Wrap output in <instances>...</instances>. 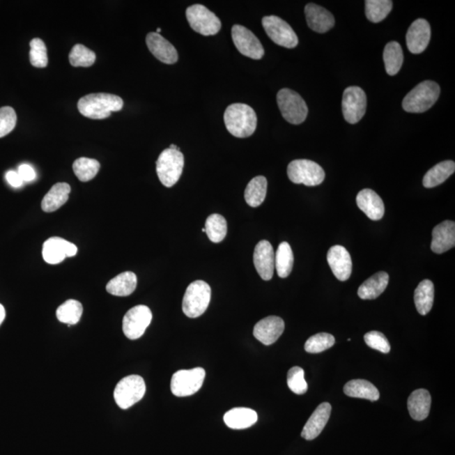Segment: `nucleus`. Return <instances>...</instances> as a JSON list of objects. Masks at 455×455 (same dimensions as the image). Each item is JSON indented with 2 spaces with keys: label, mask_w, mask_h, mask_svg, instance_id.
I'll return each mask as SVG.
<instances>
[{
  "label": "nucleus",
  "mask_w": 455,
  "mask_h": 455,
  "mask_svg": "<svg viewBox=\"0 0 455 455\" xmlns=\"http://www.w3.org/2000/svg\"><path fill=\"white\" fill-rule=\"evenodd\" d=\"M224 120L227 130L236 138H247L256 130V114L248 105H231L224 112Z\"/></svg>",
  "instance_id": "f257e3e1"
},
{
  "label": "nucleus",
  "mask_w": 455,
  "mask_h": 455,
  "mask_svg": "<svg viewBox=\"0 0 455 455\" xmlns=\"http://www.w3.org/2000/svg\"><path fill=\"white\" fill-rule=\"evenodd\" d=\"M123 104V99L118 95L95 93L80 98L78 109L86 118L100 120L109 118L111 112L122 110Z\"/></svg>",
  "instance_id": "f03ea898"
},
{
  "label": "nucleus",
  "mask_w": 455,
  "mask_h": 455,
  "mask_svg": "<svg viewBox=\"0 0 455 455\" xmlns=\"http://www.w3.org/2000/svg\"><path fill=\"white\" fill-rule=\"evenodd\" d=\"M440 95V86L432 80H426L405 96L402 107L409 114H422L436 103Z\"/></svg>",
  "instance_id": "7ed1b4c3"
},
{
  "label": "nucleus",
  "mask_w": 455,
  "mask_h": 455,
  "mask_svg": "<svg viewBox=\"0 0 455 455\" xmlns=\"http://www.w3.org/2000/svg\"><path fill=\"white\" fill-rule=\"evenodd\" d=\"M184 162L180 151L169 148L161 153L156 161V172L164 187H171L176 184L183 174Z\"/></svg>",
  "instance_id": "20e7f679"
},
{
  "label": "nucleus",
  "mask_w": 455,
  "mask_h": 455,
  "mask_svg": "<svg viewBox=\"0 0 455 455\" xmlns=\"http://www.w3.org/2000/svg\"><path fill=\"white\" fill-rule=\"evenodd\" d=\"M211 300V288L206 282L197 280L188 286L183 298V309L189 318H196L207 311Z\"/></svg>",
  "instance_id": "39448f33"
},
{
  "label": "nucleus",
  "mask_w": 455,
  "mask_h": 455,
  "mask_svg": "<svg viewBox=\"0 0 455 455\" xmlns=\"http://www.w3.org/2000/svg\"><path fill=\"white\" fill-rule=\"evenodd\" d=\"M277 102L282 116L289 123L299 125L307 118V105L297 92L282 88L277 95Z\"/></svg>",
  "instance_id": "423d86ee"
},
{
  "label": "nucleus",
  "mask_w": 455,
  "mask_h": 455,
  "mask_svg": "<svg viewBox=\"0 0 455 455\" xmlns=\"http://www.w3.org/2000/svg\"><path fill=\"white\" fill-rule=\"evenodd\" d=\"M288 176L293 183L316 187L323 183L325 174L320 164L312 160H295L288 164Z\"/></svg>",
  "instance_id": "0eeeda50"
},
{
  "label": "nucleus",
  "mask_w": 455,
  "mask_h": 455,
  "mask_svg": "<svg viewBox=\"0 0 455 455\" xmlns=\"http://www.w3.org/2000/svg\"><path fill=\"white\" fill-rule=\"evenodd\" d=\"M146 392V385L142 377L130 376L118 382L114 390L116 405L121 409L127 410L142 400Z\"/></svg>",
  "instance_id": "6e6552de"
},
{
  "label": "nucleus",
  "mask_w": 455,
  "mask_h": 455,
  "mask_svg": "<svg viewBox=\"0 0 455 455\" xmlns=\"http://www.w3.org/2000/svg\"><path fill=\"white\" fill-rule=\"evenodd\" d=\"M206 372L202 368L179 370L173 374L171 392L177 397L192 396L202 388Z\"/></svg>",
  "instance_id": "1a4fd4ad"
},
{
  "label": "nucleus",
  "mask_w": 455,
  "mask_h": 455,
  "mask_svg": "<svg viewBox=\"0 0 455 455\" xmlns=\"http://www.w3.org/2000/svg\"><path fill=\"white\" fill-rule=\"evenodd\" d=\"M186 15L192 29L203 36L216 35L222 26L216 15L202 5L188 7Z\"/></svg>",
  "instance_id": "9d476101"
},
{
  "label": "nucleus",
  "mask_w": 455,
  "mask_h": 455,
  "mask_svg": "<svg viewBox=\"0 0 455 455\" xmlns=\"http://www.w3.org/2000/svg\"><path fill=\"white\" fill-rule=\"evenodd\" d=\"M263 26L265 33L277 45L286 48H293L297 47L299 43V39H298L295 31L279 16H265L263 19Z\"/></svg>",
  "instance_id": "9b49d317"
},
{
  "label": "nucleus",
  "mask_w": 455,
  "mask_h": 455,
  "mask_svg": "<svg viewBox=\"0 0 455 455\" xmlns=\"http://www.w3.org/2000/svg\"><path fill=\"white\" fill-rule=\"evenodd\" d=\"M367 107V98L358 86L346 88L342 96V114L348 123L356 124L364 118Z\"/></svg>",
  "instance_id": "f8f14e48"
},
{
  "label": "nucleus",
  "mask_w": 455,
  "mask_h": 455,
  "mask_svg": "<svg viewBox=\"0 0 455 455\" xmlns=\"http://www.w3.org/2000/svg\"><path fill=\"white\" fill-rule=\"evenodd\" d=\"M152 312L145 305H137L123 317V331L128 339L136 340L142 337L152 321Z\"/></svg>",
  "instance_id": "ddd939ff"
},
{
  "label": "nucleus",
  "mask_w": 455,
  "mask_h": 455,
  "mask_svg": "<svg viewBox=\"0 0 455 455\" xmlns=\"http://www.w3.org/2000/svg\"><path fill=\"white\" fill-rule=\"evenodd\" d=\"M233 44L241 54L249 59L259 60L263 59L265 52L259 39L247 27L235 25L232 27Z\"/></svg>",
  "instance_id": "4468645a"
},
{
  "label": "nucleus",
  "mask_w": 455,
  "mask_h": 455,
  "mask_svg": "<svg viewBox=\"0 0 455 455\" xmlns=\"http://www.w3.org/2000/svg\"><path fill=\"white\" fill-rule=\"evenodd\" d=\"M77 252L78 248L75 244L60 237H52L43 244V257L47 263L56 265L62 263L67 257L75 256Z\"/></svg>",
  "instance_id": "2eb2a0df"
},
{
  "label": "nucleus",
  "mask_w": 455,
  "mask_h": 455,
  "mask_svg": "<svg viewBox=\"0 0 455 455\" xmlns=\"http://www.w3.org/2000/svg\"><path fill=\"white\" fill-rule=\"evenodd\" d=\"M253 261L261 279L271 280L275 268V253L271 243L261 240L254 251Z\"/></svg>",
  "instance_id": "dca6fc26"
},
{
  "label": "nucleus",
  "mask_w": 455,
  "mask_h": 455,
  "mask_svg": "<svg viewBox=\"0 0 455 455\" xmlns=\"http://www.w3.org/2000/svg\"><path fill=\"white\" fill-rule=\"evenodd\" d=\"M327 261L333 275L338 280L347 281L351 277L353 263L348 249L341 245H334L327 253Z\"/></svg>",
  "instance_id": "f3484780"
},
{
  "label": "nucleus",
  "mask_w": 455,
  "mask_h": 455,
  "mask_svg": "<svg viewBox=\"0 0 455 455\" xmlns=\"http://www.w3.org/2000/svg\"><path fill=\"white\" fill-rule=\"evenodd\" d=\"M431 38V27L424 19H417L406 33V45L413 54H419L428 47Z\"/></svg>",
  "instance_id": "a211bd4d"
},
{
  "label": "nucleus",
  "mask_w": 455,
  "mask_h": 455,
  "mask_svg": "<svg viewBox=\"0 0 455 455\" xmlns=\"http://www.w3.org/2000/svg\"><path fill=\"white\" fill-rule=\"evenodd\" d=\"M284 321L279 316L264 318L254 327L253 335L265 346L275 344L284 333Z\"/></svg>",
  "instance_id": "6ab92c4d"
},
{
  "label": "nucleus",
  "mask_w": 455,
  "mask_h": 455,
  "mask_svg": "<svg viewBox=\"0 0 455 455\" xmlns=\"http://www.w3.org/2000/svg\"><path fill=\"white\" fill-rule=\"evenodd\" d=\"M146 43L151 54L167 64H174L178 60V52L174 46L156 32H151L146 36Z\"/></svg>",
  "instance_id": "aec40b11"
},
{
  "label": "nucleus",
  "mask_w": 455,
  "mask_h": 455,
  "mask_svg": "<svg viewBox=\"0 0 455 455\" xmlns=\"http://www.w3.org/2000/svg\"><path fill=\"white\" fill-rule=\"evenodd\" d=\"M304 13L309 27L318 33H325L335 26V19L331 12L316 3H308Z\"/></svg>",
  "instance_id": "412c9836"
},
{
  "label": "nucleus",
  "mask_w": 455,
  "mask_h": 455,
  "mask_svg": "<svg viewBox=\"0 0 455 455\" xmlns=\"http://www.w3.org/2000/svg\"><path fill=\"white\" fill-rule=\"evenodd\" d=\"M332 406L328 402L321 403L309 418L302 431L301 436L306 440H315L325 429L331 416Z\"/></svg>",
  "instance_id": "4be33fe9"
},
{
  "label": "nucleus",
  "mask_w": 455,
  "mask_h": 455,
  "mask_svg": "<svg viewBox=\"0 0 455 455\" xmlns=\"http://www.w3.org/2000/svg\"><path fill=\"white\" fill-rule=\"evenodd\" d=\"M357 207L361 209L370 219L380 220L385 215V204L381 197L371 189H364L357 196Z\"/></svg>",
  "instance_id": "5701e85b"
},
{
  "label": "nucleus",
  "mask_w": 455,
  "mask_h": 455,
  "mask_svg": "<svg viewBox=\"0 0 455 455\" xmlns=\"http://www.w3.org/2000/svg\"><path fill=\"white\" fill-rule=\"evenodd\" d=\"M454 245L455 223L454 221L445 220L433 229L431 249L434 253H445L454 248Z\"/></svg>",
  "instance_id": "b1692460"
},
{
  "label": "nucleus",
  "mask_w": 455,
  "mask_h": 455,
  "mask_svg": "<svg viewBox=\"0 0 455 455\" xmlns=\"http://www.w3.org/2000/svg\"><path fill=\"white\" fill-rule=\"evenodd\" d=\"M432 398L428 390H415L408 398V406L410 416L416 421H422L429 417Z\"/></svg>",
  "instance_id": "393cba45"
},
{
  "label": "nucleus",
  "mask_w": 455,
  "mask_h": 455,
  "mask_svg": "<svg viewBox=\"0 0 455 455\" xmlns=\"http://www.w3.org/2000/svg\"><path fill=\"white\" fill-rule=\"evenodd\" d=\"M389 280L390 277L387 272H377L364 281V283L358 288L357 295L362 300H376L385 292L387 288Z\"/></svg>",
  "instance_id": "a878e982"
},
{
  "label": "nucleus",
  "mask_w": 455,
  "mask_h": 455,
  "mask_svg": "<svg viewBox=\"0 0 455 455\" xmlns=\"http://www.w3.org/2000/svg\"><path fill=\"white\" fill-rule=\"evenodd\" d=\"M257 419L259 417L255 410L245 408L231 409L224 417L225 424L229 429L237 430L249 428L256 424Z\"/></svg>",
  "instance_id": "bb28decb"
},
{
  "label": "nucleus",
  "mask_w": 455,
  "mask_h": 455,
  "mask_svg": "<svg viewBox=\"0 0 455 455\" xmlns=\"http://www.w3.org/2000/svg\"><path fill=\"white\" fill-rule=\"evenodd\" d=\"M71 192L70 185L64 183L55 184L43 197L42 208L44 212L52 213L58 210L67 203Z\"/></svg>",
  "instance_id": "cd10ccee"
},
{
  "label": "nucleus",
  "mask_w": 455,
  "mask_h": 455,
  "mask_svg": "<svg viewBox=\"0 0 455 455\" xmlns=\"http://www.w3.org/2000/svg\"><path fill=\"white\" fill-rule=\"evenodd\" d=\"M137 283L138 280L134 272H125L109 281L107 291L114 296H130L135 291Z\"/></svg>",
  "instance_id": "c85d7f7f"
},
{
  "label": "nucleus",
  "mask_w": 455,
  "mask_h": 455,
  "mask_svg": "<svg viewBox=\"0 0 455 455\" xmlns=\"http://www.w3.org/2000/svg\"><path fill=\"white\" fill-rule=\"evenodd\" d=\"M434 285L432 281L425 279L417 286L414 293V301L417 311L422 316L428 315L433 308Z\"/></svg>",
  "instance_id": "c756f323"
},
{
  "label": "nucleus",
  "mask_w": 455,
  "mask_h": 455,
  "mask_svg": "<svg viewBox=\"0 0 455 455\" xmlns=\"http://www.w3.org/2000/svg\"><path fill=\"white\" fill-rule=\"evenodd\" d=\"M344 393L353 398L366 399L376 401L380 399V392L370 382L365 380H353L344 386Z\"/></svg>",
  "instance_id": "7c9ffc66"
},
{
  "label": "nucleus",
  "mask_w": 455,
  "mask_h": 455,
  "mask_svg": "<svg viewBox=\"0 0 455 455\" xmlns=\"http://www.w3.org/2000/svg\"><path fill=\"white\" fill-rule=\"evenodd\" d=\"M455 171V163L452 160L442 161L426 172L424 177V186L433 188L440 186L452 176Z\"/></svg>",
  "instance_id": "2f4dec72"
},
{
  "label": "nucleus",
  "mask_w": 455,
  "mask_h": 455,
  "mask_svg": "<svg viewBox=\"0 0 455 455\" xmlns=\"http://www.w3.org/2000/svg\"><path fill=\"white\" fill-rule=\"evenodd\" d=\"M268 191V180L265 177L259 176L253 178L245 191V202L249 207L257 208L264 202Z\"/></svg>",
  "instance_id": "473e14b6"
},
{
  "label": "nucleus",
  "mask_w": 455,
  "mask_h": 455,
  "mask_svg": "<svg viewBox=\"0 0 455 455\" xmlns=\"http://www.w3.org/2000/svg\"><path fill=\"white\" fill-rule=\"evenodd\" d=\"M383 59L387 74L392 76L397 75L404 61L403 50L400 44L389 43L385 47Z\"/></svg>",
  "instance_id": "72a5a7b5"
},
{
  "label": "nucleus",
  "mask_w": 455,
  "mask_h": 455,
  "mask_svg": "<svg viewBox=\"0 0 455 455\" xmlns=\"http://www.w3.org/2000/svg\"><path fill=\"white\" fill-rule=\"evenodd\" d=\"M293 253L288 242H282L275 254V268L277 275L285 279L290 275L293 267Z\"/></svg>",
  "instance_id": "f704fd0d"
},
{
  "label": "nucleus",
  "mask_w": 455,
  "mask_h": 455,
  "mask_svg": "<svg viewBox=\"0 0 455 455\" xmlns=\"http://www.w3.org/2000/svg\"><path fill=\"white\" fill-rule=\"evenodd\" d=\"M83 306L79 301L75 300H67L65 303L60 305L56 312L58 320L68 326L76 325L82 318Z\"/></svg>",
  "instance_id": "c9c22d12"
},
{
  "label": "nucleus",
  "mask_w": 455,
  "mask_h": 455,
  "mask_svg": "<svg viewBox=\"0 0 455 455\" xmlns=\"http://www.w3.org/2000/svg\"><path fill=\"white\" fill-rule=\"evenodd\" d=\"M392 7L393 2L390 0H367L365 1V14L369 21L381 22L387 17Z\"/></svg>",
  "instance_id": "e433bc0d"
},
{
  "label": "nucleus",
  "mask_w": 455,
  "mask_h": 455,
  "mask_svg": "<svg viewBox=\"0 0 455 455\" xmlns=\"http://www.w3.org/2000/svg\"><path fill=\"white\" fill-rule=\"evenodd\" d=\"M205 229H206L208 238L212 242L219 243L227 235L226 220L222 215L215 213L208 217L206 224H205Z\"/></svg>",
  "instance_id": "4c0bfd02"
},
{
  "label": "nucleus",
  "mask_w": 455,
  "mask_h": 455,
  "mask_svg": "<svg viewBox=\"0 0 455 455\" xmlns=\"http://www.w3.org/2000/svg\"><path fill=\"white\" fill-rule=\"evenodd\" d=\"M100 168L99 161L86 158V157L76 160L72 164V170H74L75 176L83 183L94 179L98 174Z\"/></svg>",
  "instance_id": "58836bf2"
},
{
  "label": "nucleus",
  "mask_w": 455,
  "mask_h": 455,
  "mask_svg": "<svg viewBox=\"0 0 455 455\" xmlns=\"http://www.w3.org/2000/svg\"><path fill=\"white\" fill-rule=\"evenodd\" d=\"M70 63L74 67H91L95 62L96 55L93 51L88 49L82 44H76L72 48L70 56Z\"/></svg>",
  "instance_id": "ea45409f"
},
{
  "label": "nucleus",
  "mask_w": 455,
  "mask_h": 455,
  "mask_svg": "<svg viewBox=\"0 0 455 455\" xmlns=\"http://www.w3.org/2000/svg\"><path fill=\"white\" fill-rule=\"evenodd\" d=\"M335 337L328 333H318L309 338L305 342V351L309 353H320L331 348L335 344Z\"/></svg>",
  "instance_id": "a19ab883"
},
{
  "label": "nucleus",
  "mask_w": 455,
  "mask_h": 455,
  "mask_svg": "<svg viewBox=\"0 0 455 455\" xmlns=\"http://www.w3.org/2000/svg\"><path fill=\"white\" fill-rule=\"evenodd\" d=\"M30 62L36 68H46L48 63L46 44L42 39L34 38L30 43Z\"/></svg>",
  "instance_id": "79ce46f5"
},
{
  "label": "nucleus",
  "mask_w": 455,
  "mask_h": 455,
  "mask_svg": "<svg viewBox=\"0 0 455 455\" xmlns=\"http://www.w3.org/2000/svg\"><path fill=\"white\" fill-rule=\"evenodd\" d=\"M288 385L290 390L296 394H304L307 392L308 384L304 380V369L300 367H293L288 373Z\"/></svg>",
  "instance_id": "37998d69"
},
{
  "label": "nucleus",
  "mask_w": 455,
  "mask_h": 455,
  "mask_svg": "<svg viewBox=\"0 0 455 455\" xmlns=\"http://www.w3.org/2000/svg\"><path fill=\"white\" fill-rule=\"evenodd\" d=\"M17 116L13 108L3 107L0 108V138H3L14 130Z\"/></svg>",
  "instance_id": "c03bdc74"
},
{
  "label": "nucleus",
  "mask_w": 455,
  "mask_h": 455,
  "mask_svg": "<svg viewBox=\"0 0 455 455\" xmlns=\"http://www.w3.org/2000/svg\"><path fill=\"white\" fill-rule=\"evenodd\" d=\"M366 344L374 350H378L383 353H389L390 345L387 338L380 332H370L364 335Z\"/></svg>",
  "instance_id": "a18cd8bd"
},
{
  "label": "nucleus",
  "mask_w": 455,
  "mask_h": 455,
  "mask_svg": "<svg viewBox=\"0 0 455 455\" xmlns=\"http://www.w3.org/2000/svg\"><path fill=\"white\" fill-rule=\"evenodd\" d=\"M17 172L20 176L22 177L24 183H30V181L34 180L36 177V171L30 164H21L18 168Z\"/></svg>",
  "instance_id": "49530a36"
},
{
  "label": "nucleus",
  "mask_w": 455,
  "mask_h": 455,
  "mask_svg": "<svg viewBox=\"0 0 455 455\" xmlns=\"http://www.w3.org/2000/svg\"><path fill=\"white\" fill-rule=\"evenodd\" d=\"M6 178L8 183H9L12 187H21L24 183L22 177L20 176L17 171H8L6 175Z\"/></svg>",
  "instance_id": "de8ad7c7"
},
{
  "label": "nucleus",
  "mask_w": 455,
  "mask_h": 455,
  "mask_svg": "<svg viewBox=\"0 0 455 455\" xmlns=\"http://www.w3.org/2000/svg\"><path fill=\"white\" fill-rule=\"evenodd\" d=\"M6 318V309L3 308V306L0 304V325L3 323V321H5Z\"/></svg>",
  "instance_id": "09e8293b"
},
{
  "label": "nucleus",
  "mask_w": 455,
  "mask_h": 455,
  "mask_svg": "<svg viewBox=\"0 0 455 455\" xmlns=\"http://www.w3.org/2000/svg\"><path fill=\"white\" fill-rule=\"evenodd\" d=\"M170 148H171V150L180 151V148L177 147L176 145L175 144H171Z\"/></svg>",
  "instance_id": "8fccbe9b"
},
{
  "label": "nucleus",
  "mask_w": 455,
  "mask_h": 455,
  "mask_svg": "<svg viewBox=\"0 0 455 455\" xmlns=\"http://www.w3.org/2000/svg\"><path fill=\"white\" fill-rule=\"evenodd\" d=\"M160 32H161V29H160V28H158V29H157L156 33L160 34Z\"/></svg>",
  "instance_id": "3c124183"
},
{
  "label": "nucleus",
  "mask_w": 455,
  "mask_h": 455,
  "mask_svg": "<svg viewBox=\"0 0 455 455\" xmlns=\"http://www.w3.org/2000/svg\"><path fill=\"white\" fill-rule=\"evenodd\" d=\"M202 231H203V232H206V229H205V228H203V229H202Z\"/></svg>",
  "instance_id": "603ef678"
}]
</instances>
